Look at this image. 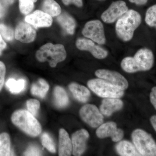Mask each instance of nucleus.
Instances as JSON below:
<instances>
[{
    "label": "nucleus",
    "mask_w": 156,
    "mask_h": 156,
    "mask_svg": "<svg viewBox=\"0 0 156 156\" xmlns=\"http://www.w3.org/2000/svg\"><path fill=\"white\" fill-rule=\"evenodd\" d=\"M154 55L150 49H139L133 57L127 56L123 58L121 66L124 71L132 73L150 70L153 66Z\"/></svg>",
    "instance_id": "obj_1"
},
{
    "label": "nucleus",
    "mask_w": 156,
    "mask_h": 156,
    "mask_svg": "<svg viewBox=\"0 0 156 156\" xmlns=\"http://www.w3.org/2000/svg\"><path fill=\"white\" fill-rule=\"evenodd\" d=\"M141 20V15L138 12L133 9L128 10L116 21L115 32L117 36L124 42L131 41Z\"/></svg>",
    "instance_id": "obj_2"
},
{
    "label": "nucleus",
    "mask_w": 156,
    "mask_h": 156,
    "mask_svg": "<svg viewBox=\"0 0 156 156\" xmlns=\"http://www.w3.org/2000/svg\"><path fill=\"white\" fill-rule=\"evenodd\" d=\"M11 121L15 126L30 136L35 137L41 133V124L33 115L27 111H16L12 115Z\"/></svg>",
    "instance_id": "obj_3"
},
{
    "label": "nucleus",
    "mask_w": 156,
    "mask_h": 156,
    "mask_svg": "<svg viewBox=\"0 0 156 156\" xmlns=\"http://www.w3.org/2000/svg\"><path fill=\"white\" fill-rule=\"evenodd\" d=\"M66 50L61 44H53L49 43L42 46L36 53L37 59L40 62H48L51 67H56L59 62L66 58Z\"/></svg>",
    "instance_id": "obj_4"
},
{
    "label": "nucleus",
    "mask_w": 156,
    "mask_h": 156,
    "mask_svg": "<svg viewBox=\"0 0 156 156\" xmlns=\"http://www.w3.org/2000/svg\"><path fill=\"white\" fill-rule=\"evenodd\" d=\"M131 137L141 156H156V143L150 134L142 129H136L132 132Z\"/></svg>",
    "instance_id": "obj_5"
},
{
    "label": "nucleus",
    "mask_w": 156,
    "mask_h": 156,
    "mask_svg": "<svg viewBox=\"0 0 156 156\" xmlns=\"http://www.w3.org/2000/svg\"><path fill=\"white\" fill-rule=\"evenodd\" d=\"M87 86L98 96L103 98H119L124 94V90L100 78L90 80Z\"/></svg>",
    "instance_id": "obj_6"
},
{
    "label": "nucleus",
    "mask_w": 156,
    "mask_h": 156,
    "mask_svg": "<svg viewBox=\"0 0 156 156\" xmlns=\"http://www.w3.org/2000/svg\"><path fill=\"white\" fill-rule=\"evenodd\" d=\"M82 34L87 38L100 45L106 43V39L102 23L98 20L88 21L84 26Z\"/></svg>",
    "instance_id": "obj_7"
},
{
    "label": "nucleus",
    "mask_w": 156,
    "mask_h": 156,
    "mask_svg": "<svg viewBox=\"0 0 156 156\" xmlns=\"http://www.w3.org/2000/svg\"><path fill=\"white\" fill-rule=\"evenodd\" d=\"M80 115L84 122L92 128H97L103 123V115L94 105L87 104L82 107Z\"/></svg>",
    "instance_id": "obj_8"
},
{
    "label": "nucleus",
    "mask_w": 156,
    "mask_h": 156,
    "mask_svg": "<svg viewBox=\"0 0 156 156\" xmlns=\"http://www.w3.org/2000/svg\"><path fill=\"white\" fill-rule=\"evenodd\" d=\"M128 10L126 3L122 0L115 1L111 4L101 14V18L104 22L112 23L117 21Z\"/></svg>",
    "instance_id": "obj_9"
},
{
    "label": "nucleus",
    "mask_w": 156,
    "mask_h": 156,
    "mask_svg": "<svg viewBox=\"0 0 156 156\" xmlns=\"http://www.w3.org/2000/svg\"><path fill=\"white\" fill-rule=\"evenodd\" d=\"M76 45L79 50L88 51L98 59H104L108 56V52L105 49L100 45L87 38H78L76 41Z\"/></svg>",
    "instance_id": "obj_10"
},
{
    "label": "nucleus",
    "mask_w": 156,
    "mask_h": 156,
    "mask_svg": "<svg viewBox=\"0 0 156 156\" xmlns=\"http://www.w3.org/2000/svg\"><path fill=\"white\" fill-rule=\"evenodd\" d=\"M97 77L103 79L115 87L123 90L128 88V81L124 76L115 71L106 69H98L95 72Z\"/></svg>",
    "instance_id": "obj_11"
},
{
    "label": "nucleus",
    "mask_w": 156,
    "mask_h": 156,
    "mask_svg": "<svg viewBox=\"0 0 156 156\" xmlns=\"http://www.w3.org/2000/svg\"><path fill=\"white\" fill-rule=\"evenodd\" d=\"M96 134L101 139L111 137L113 141L117 142L122 139L124 132L122 129L117 128L116 123L109 122L101 125L96 130Z\"/></svg>",
    "instance_id": "obj_12"
},
{
    "label": "nucleus",
    "mask_w": 156,
    "mask_h": 156,
    "mask_svg": "<svg viewBox=\"0 0 156 156\" xmlns=\"http://www.w3.org/2000/svg\"><path fill=\"white\" fill-rule=\"evenodd\" d=\"M89 137V132L84 129L74 132L72 135L73 154L74 156H81L87 149V142Z\"/></svg>",
    "instance_id": "obj_13"
},
{
    "label": "nucleus",
    "mask_w": 156,
    "mask_h": 156,
    "mask_svg": "<svg viewBox=\"0 0 156 156\" xmlns=\"http://www.w3.org/2000/svg\"><path fill=\"white\" fill-rule=\"evenodd\" d=\"M25 21L37 29L51 26L53 23V18L44 11L36 10L32 14L27 15Z\"/></svg>",
    "instance_id": "obj_14"
},
{
    "label": "nucleus",
    "mask_w": 156,
    "mask_h": 156,
    "mask_svg": "<svg viewBox=\"0 0 156 156\" xmlns=\"http://www.w3.org/2000/svg\"><path fill=\"white\" fill-rule=\"evenodd\" d=\"M36 37V31L27 22H20L16 27L15 38L17 41L26 44L33 42Z\"/></svg>",
    "instance_id": "obj_15"
},
{
    "label": "nucleus",
    "mask_w": 156,
    "mask_h": 156,
    "mask_svg": "<svg viewBox=\"0 0 156 156\" xmlns=\"http://www.w3.org/2000/svg\"><path fill=\"white\" fill-rule=\"evenodd\" d=\"M123 102L118 98H105L100 106V111L103 115L109 117L113 113L122 109Z\"/></svg>",
    "instance_id": "obj_16"
},
{
    "label": "nucleus",
    "mask_w": 156,
    "mask_h": 156,
    "mask_svg": "<svg viewBox=\"0 0 156 156\" xmlns=\"http://www.w3.org/2000/svg\"><path fill=\"white\" fill-rule=\"evenodd\" d=\"M73 152V145L71 140L67 131L63 128L59 131V145L58 155L69 156Z\"/></svg>",
    "instance_id": "obj_17"
},
{
    "label": "nucleus",
    "mask_w": 156,
    "mask_h": 156,
    "mask_svg": "<svg viewBox=\"0 0 156 156\" xmlns=\"http://www.w3.org/2000/svg\"><path fill=\"white\" fill-rule=\"evenodd\" d=\"M56 20L66 33L70 35L74 34L76 23L75 20L72 16L66 12H63L57 16Z\"/></svg>",
    "instance_id": "obj_18"
},
{
    "label": "nucleus",
    "mask_w": 156,
    "mask_h": 156,
    "mask_svg": "<svg viewBox=\"0 0 156 156\" xmlns=\"http://www.w3.org/2000/svg\"><path fill=\"white\" fill-rule=\"evenodd\" d=\"M69 88L73 96L80 102L85 103L89 100L91 93L87 87L75 83L69 84Z\"/></svg>",
    "instance_id": "obj_19"
},
{
    "label": "nucleus",
    "mask_w": 156,
    "mask_h": 156,
    "mask_svg": "<svg viewBox=\"0 0 156 156\" xmlns=\"http://www.w3.org/2000/svg\"><path fill=\"white\" fill-rule=\"evenodd\" d=\"M115 150L120 156H141L134 144L128 140H120L116 145Z\"/></svg>",
    "instance_id": "obj_20"
},
{
    "label": "nucleus",
    "mask_w": 156,
    "mask_h": 156,
    "mask_svg": "<svg viewBox=\"0 0 156 156\" xmlns=\"http://www.w3.org/2000/svg\"><path fill=\"white\" fill-rule=\"evenodd\" d=\"M54 103L58 108H64L69 104V98L66 91L62 87L57 86L53 91Z\"/></svg>",
    "instance_id": "obj_21"
},
{
    "label": "nucleus",
    "mask_w": 156,
    "mask_h": 156,
    "mask_svg": "<svg viewBox=\"0 0 156 156\" xmlns=\"http://www.w3.org/2000/svg\"><path fill=\"white\" fill-rule=\"evenodd\" d=\"M49 89V85L47 81L44 79H40L36 83L32 84L30 91L33 95L44 98Z\"/></svg>",
    "instance_id": "obj_22"
},
{
    "label": "nucleus",
    "mask_w": 156,
    "mask_h": 156,
    "mask_svg": "<svg viewBox=\"0 0 156 156\" xmlns=\"http://www.w3.org/2000/svg\"><path fill=\"white\" fill-rule=\"evenodd\" d=\"M42 10L52 17H57L62 12L60 5L54 0H44Z\"/></svg>",
    "instance_id": "obj_23"
},
{
    "label": "nucleus",
    "mask_w": 156,
    "mask_h": 156,
    "mask_svg": "<svg viewBox=\"0 0 156 156\" xmlns=\"http://www.w3.org/2000/svg\"><path fill=\"white\" fill-rule=\"evenodd\" d=\"M26 82L24 80H16L14 79H9L6 83V86L9 91L13 93L16 94L23 91L25 89Z\"/></svg>",
    "instance_id": "obj_24"
},
{
    "label": "nucleus",
    "mask_w": 156,
    "mask_h": 156,
    "mask_svg": "<svg viewBox=\"0 0 156 156\" xmlns=\"http://www.w3.org/2000/svg\"><path fill=\"white\" fill-rule=\"evenodd\" d=\"M11 140L9 134L7 133L0 134V156L11 155Z\"/></svg>",
    "instance_id": "obj_25"
},
{
    "label": "nucleus",
    "mask_w": 156,
    "mask_h": 156,
    "mask_svg": "<svg viewBox=\"0 0 156 156\" xmlns=\"http://www.w3.org/2000/svg\"><path fill=\"white\" fill-rule=\"evenodd\" d=\"M145 21L149 26L156 29V4L151 6L147 10Z\"/></svg>",
    "instance_id": "obj_26"
},
{
    "label": "nucleus",
    "mask_w": 156,
    "mask_h": 156,
    "mask_svg": "<svg viewBox=\"0 0 156 156\" xmlns=\"http://www.w3.org/2000/svg\"><path fill=\"white\" fill-rule=\"evenodd\" d=\"M37 0H19V9L23 14L27 15L33 10Z\"/></svg>",
    "instance_id": "obj_27"
},
{
    "label": "nucleus",
    "mask_w": 156,
    "mask_h": 156,
    "mask_svg": "<svg viewBox=\"0 0 156 156\" xmlns=\"http://www.w3.org/2000/svg\"><path fill=\"white\" fill-rule=\"evenodd\" d=\"M42 145L52 153L56 152V147L51 136L48 133H44L41 136Z\"/></svg>",
    "instance_id": "obj_28"
},
{
    "label": "nucleus",
    "mask_w": 156,
    "mask_h": 156,
    "mask_svg": "<svg viewBox=\"0 0 156 156\" xmlns=\"http://www.w3.org/2000/svg\"><path fill=\"white\" fill-rule=\"evenodd\" d=\"M0 34L7 41L13 40L15 37V32L10 27L7 26L4 23H0Z\"/></svg>",
    "instance_id": "obj_29"
},
{
    "label": "nucleus",
    "mask_w": 156,
    "mask_h": 156,
    "mask_svg": "<svg viewBox=\"0 0 156 156\" xmlns=\"http://www.w3.org/2000/svg\"><path fill=\"white\" fill-rule=\"evenodd\" d=\"M40 105V101L36 99H30L27 101V107L28 111L33 115L34 116L37 115Z\"/></svg>",
    "instance_id": "obj_30"
},
{
    "label": "nucleus",
    "mask_w": 156,
    "mask_h": 156,
    "mask_svg": "<svg viewBox=\"0 0 156 156\" xmlns=\"http://www.w3.org/2000/svg\"><path fill=\"white\" fill-rule=\"evenodd\" d=\"M41 149L37 146L34 145L30 146L24 153L25 156H41Z\"/></svg>",
    "instance_id": "obj_31"
},
{
    "label": "nucleus",
    "mask_w": 156,
    "mask_h": 156,
    "mask_svg": "<svg viewBox=\"0 0 156 156\" xmlns=\"http://www.w3.org/2000/svg\"><path fill=\"white\" fill-rule=\"evenodd\" d=\"M5 73V66L3 62L0 61V91L2 90L4 85Z\"/></svg>",
    "instance_id": "obj_32"
},
{
    "label": "nucleus",
    "mask_w": 156,
    "mask_h": 156,
    "mask_svg": "<svg viewBox=\"0 0 156 156\" xmlns=\"http://www.w3.org/2000/svg\"><path fill=\"white\" fill-rule=\"evenodd\" d=\"M62 1L66 5H69L72 4L79 8H81L83 5V0H62Z\"/></svg>",
    "instance_id": "obj_33"
},
{
    "label": "nucleus",
    "mask_w": 156,
    "mask_h": 156,
    "mask_svg": "<svg viewBox=\"0 0 156 156\" xmlns=\"http://www.w3.org/2000/svg\"><path fill=\"white\" fill-rule=\"evenodd\" d=\"M150 98L151 103L156 110V87H154L152 89L150 95Z\"/></svg>",
    "instance_id": "obj_34"
},
{
    "label": "nucleus",
    "mask_w": 156,
    "mask_h": 156,
    "mask_svg": "<svg viewBox=\"0 0 156 156\" xmlns=\"http://www.w3.org/2000/svg\"><path fill=\"white\" fill-rule=\"evenodd\" d=\"M7 47L5 42L3 40L2 35L0 34V56L2 55L3 50H5Z\"/></svg>",
    "instance_id": "obj_35"
},
{
    "label": "nucleus",
    "mask_w": 156,
    "mask_h": 156,
    "mask_svg": "<svg viewBox=\"0 0 156 156\" xmlns=\"http://www.w3.org/2000/svg\"><path fill=\"white\" fill-rule=\"evenodd\" d=\"M131 3H134L137 5L142 6L147 3L148 0H129Z\"/></svg>",
    "instance_id": "obj_36"
},
{
    "label": "nucleus",
    "mask_w": 156,
    "mask_h": 156,
    "mask_svg": "<svg viewBox=\"0 0 156 156\" xmlns=\"http://www.w3.org/2000/svg\"><path fill=\"white\" fill-rule=\"evenodd\" d=\"M6 10L5 5L0 2V18H2L5 14Z\"/></svg>",
    "instance_id": "obj_37"
},
{
    "label": "nucleus",
    "mask_w": 156,
    "mask_h": 156,
    "mask_svg": "<svg viewBox=\"0 0 156 156\" xmlns=\"http://www.w3.org/2000/svg\"><path fill=\"white\" fill-rule=\"evenodd\" d=\"M150 122L154 129L156 131V115L152 116L151 117Z\"/></svg>",
    "instance_id": "obj_38"
},
{
    "label": "nucleus",
    "mask_w": 156,
    "mask_h": 156,
    "mask_svg": "<svg viewBox=\"0 0 156 156\" xmlns=\"http://www.w3.org/2000/svg\"><path fill=\"white\" fill-rule=\"evenodd\" d=\"M15 0H3V2L6 5H11L14 2Z\"/></svg>",
    "instance_id": "obj_39"
}]
</instances>
